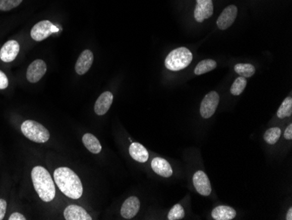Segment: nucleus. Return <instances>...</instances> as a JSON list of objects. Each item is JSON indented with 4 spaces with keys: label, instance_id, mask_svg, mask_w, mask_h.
<instances>
[{
    "label": "nucleus",
    "instance_id": "obj_1",
    "mask_svg": "<svg viewBox=\"0 0 292 220\" xmlns=\"http://www.w3.org/2000/svg\"><path fill=\"white\" fill-rule=\"evenodd\" d=\"M56 185L60 191L72 199H79L83 192L82 182L79 177L69 168H57L53 173Z\"/></svg>",
    "mask_w": 292,
    "mask_h": 220
},
{
    "label": "nucleus",
    "instance_id": "obj_2",
    "mask_svg": "<svg viewBox=\"0 0 292 220\" xmlns=\"http://www.w3.org/2000/svg\"><path fill=\"white\" fill-rule=\"evenodd\" d=\"M33 187L44 202H51L55 197V186L49 172L41 166L34 167L32 170Z\"/></svg>",
    "mask_w": 292,
    "mask_h": 220
},
{
    "label": "nucleus",
    "instance_id": "obj_3",
    "mask_svg": "<svg viewBox=\"0 0 292 220\" xmlns=\"http://www.w3.org/2000/svg\"><path fill=\"white\" fill-rule=\"evenodd\" d=\"M193 61V54L187 48H179L169 53L164 61L166 69L171 71H180L186 69Z\"/></svg>",
    "mask_w": 292,
    "mask_h": 220
},
{
    "label": "nucleus",
    "instance_id": "obj_4",
    "mask_svg": "<svg viewBox=\"0 0 292 220\" xmlns=\"http://www.w3.org/2000/svg\"><path fill=\"white\" fill-rule=\"evenodd\" d=\"M21 131L28 140L37 143H44L50 138L48 130L34 120H26L21 125Z\"/></svg>",
    "mask_w": 292,
    "mask_h": 220
},
{
    "label": "nucleus",
    "instance_id": "obj_5",
    "mask_svg": "<svg viewBox=\"0 0 292 220\" xmlns=\"http://www.w3.org/2000/svg\"><path fill=\"white\" fill-rule=\"evenodd\" d=\"M58 31V27L49 20H42L33 26L31 30V37L36 41H42L43 39H46L52 33H57Z\"/></svg>",
    "mask_w": 292,
    "mask_h": 220
},
{
    "label": "nucleus",
    "instance_id": "obj_6",
    "mask_svg": "<svg viewBox=\"0 0 292 220\" xmlns=\"http://www.w3.org/2000/svg\"><path fill=\"white\" fill-rule=\"evenodd\" d=\"M219 102H220V97L216 92L207 93L200 105V115L202 116V118H211L215 113Z\"/></svg>",
    "mask_w": 292,
    "mask_h": 220
},
{
    "label": "nucleus",
    "instance_id": "obj_7",
    "mask_svg": "<svg viewBox=\"0 0 292 220\" xmlns=\"http://www.w3.org/2000/svg\"><path fill=\"white\" fill-rule=\"evenodd\" d=\"M237 13L238 9L236 6L231 5L226 7L217 20V26L219 27V29L226 30L229 28L237 19Z\"/></svg>",
    "mask_w": 292,
    "mask_h": 220
},
{
    "label": "nucleus",
    "instance_id": "obj_8",
    "mask_svg": "<svg viewBox=\"0 0 292 220\" xmlns=\"http://www.w3.org/2000/svg\"><path fill=\"white\" fill-rule=\"evenodd\" d=\"M46 72V64L43 60L33 61L30 64L27 71V78L32 83L39 82Z\"/></svg>",
    "mask_w": 292,
    "mask_h": 220
},
{
    "label": "nucleus",
    "instance_id": "obj_9",
    "mask_svg": "<svg viewBox=\"0 0 292 220\" xmlns=\"http://www.w3.org/2000/svg\"><path fill=\"white\" fill-rule=\"evenodd\" d=\"M197 5L194 9V18L199 23L209 19L213 13V4L212 0H196Z\"/></svg>",
    "mask_w": 292,
    "mask_h": 220
},
{
    "label": "nucleus",
    "instance_id": "obj_10",
    "mask_svg": "<svg viewBox=\"0 0 292 220\" xmlns=\"http://www.w3.org/2000/svg\"><path fill=\"white\" fill-rule=\"evenodd\" d=\"M20 44L14 39L8 40L0 50V59L4 63H12L20 53Z\"/></svg>",
    "mask_w": 292,
    "mask_h": 220
},
{
    "label": "nucleus",
    "instance_id": "obj_11",
    "mask_svg": "<svg viewBox=\"0 0 292 220\" xmlns=\"http://www.w3.org/2000/svg\"><path fill=\"white\" fill-rule=\"evenodd\" d=\"M193 182H194V188L196 189L198 193L205 197H207L211 194L212 188H211L210 181L208 179V177L204 173L203 171H197L194 174Z\"/></svg>",
    "mask_w": 292,
    "mask_h": 220
},
{
    "label": "nucleus",
    "instance_id": "obj_12",
    "mask_svg": "<svg viewBox=\"0 0 292 220\" xmlns=\"http://www.w3.org/2000/svg\"><path fill=\"white\" fill-rule=\"evenodd\" d=\"M140 209V201L138 197H131L127 198L121 208L122 217L131 219L138 214Z\"/></svg>",
    "mask_w": 292,
    "mask_h": 220
},
{
    "label": "nucleus",
    "instance_id": "obj_13",
    "mask_svg": "<svg viewBox=\"0 0 292 220\" xmlns=\"http://www.w3.org/2000/svg\"><path fill=\"white\" fill-rule=\"evenodd\" d=\"M94 61L93 53L89 50H86L81 54L76 64V71L78 75H84L91 68Z\"/></svg>",
    "mask_w": 292,
    "mask_h": 220
},
{
    "label": "nucleus",
    "instance_id": "obj_14",
    "mask_svg": "<svg viewBox=\"0 0 292 220\" xmlns=\"http://www.w3.org/2000/svg\"><path fill=\"white\" fill-rule=\"evenodd\" d=\"M64 217L67 220H91L92 217L83 208L71 204L64 210Z\"/></svg>",
    "mask_w": 292,
    "mask_h": 220
},
{
    "label": "nucleus",
    "instance_id": "obj_15",
    "mask_svg": "<svg viewBox=\"0 0 292 220\" xmlns=\"http://www.w3.org/2000/svg\"><path fill=\"white\" fill-rule=\"evenodd\" d=\"M113 102V94L110 92H103L96 100L95 112L99 116L104 115L110 108Z\"/></svg>",
    "mask_w": 292,
    "mask_h": 220
},
{
    "label": "nucleus",
    "instance_id": "obj_16",
    "mask_svg": "<svg viewBox=\"0 0 292 220\" xmlns=\"http://www.w3.org/2000/svg\"><path fill=\"white\" fill-rule=\"evenodd\" d=\"M151 168L156 174H159L163 178H170L172 174L171 165L163 158H154L151 161Z\"/></svg>",
    "mask_w": 292,
    "mask_h": 220
},
{
    "label": "nucleus",
    "instance_id": "obj_17",
    "mask_svg": "<svg viewBox=\"0 0 292 220\" xmlns=\"http://www.w3.org/2000/svg\"><path fill=\"white\" fill-rule=\"evenodd\" d=\"M129 152H130V155L134 159L135 161H138V162L144 163V162H146L149 159V153H148L147 149L138 142H132Z\"/></svg>",
    "mask_w": 292,
    "mask_h": 220
},
{
    "label": "nucleus",
    "instance_id": "obj_18",
    "mask_svg": "<svg viewBox=\"0 0 292 220\" xmlns=\"http://www.w3.org/2000/svg\"><path fill=\"white\" fill-rule=\"evenodd\" d=\"M237 216L235 209L226 205H220L213 209L212 217L215 220H231Z\"/></svg>",
    "mask_w": 292,
    "mask_h": 220
},
{
    "label": "nucleus",
    "instance_id": "obj_19",
    "mask_svg": "<svg viewBox=\"0 0 292 220\" xmlns=\"http://www.w3.org/2000/svg\"><path fill=\"white\" fill-rule=\"evenodd\" d=\"M82 142L87 149L92 154L97 155L102 151V145L98 141V139L91 134H86L82 137Z\"/></svg>",
    "mask_w": 292,
    "mask_h": 220
},
{
    "label": "nucleus",
    "instance_id": "obj_20",
    "mask_svg": "<svg viewBox=\"0 0 292 220\" xmlns=\"http://www.w3.org/2000/svg\"><path fill=\"white\" fill-rule=\"evenodd\" d=\"M216 67L217 63L215 61L211 59L203 60L198 63L196 68L194 69V73H195V75L200 76V75H203L205 73L212 71Z\"/></svg>",
    "mask_w": 292,
    "mask_h": 220
},
{
    "label": "nucleus",
    "instance_id": "obj_21",
    "mask_svg": "<svg viewBox=\"0 0 292 220\" xmlns=\"http://www.w3.org/2000/svg\"><path fill=\"white\" fill-rule=\"evenodd\" d=\"M235 71L243 77L249 78L255 75L256 69L252 64L250 63H238L235 66Z\"/></svg>",
    "mask_w": 292,
    "mask_h": 220
},
{
    "label": "nucleus",
    "instance_id": "obj_22",
    "mask_svg": "<svg viewBox=\"0 0 292 220\" xmlns=\"http://www.w3.org/2000/svg\"><path fill=\"white\" fill-rule=\"evenodd\" d=\"M276 114L279 118H284L291 116L292 99L290 97H288L283 100V102L282 103V105H280Z\"/></svg>",
    "mask_w": 292,
    "mask_h": 220
},
{
    "label": "nucleus",
    "instance_id": "obj_23",
    "mask_svg": "<svg viewBox=\"0 0 292 220\" xmlns=\"http://www.w3.org/2000/svg\"><path fill=\"white\" fill-rule=\"evenodd\" d=\"M282 135L281 129L279 127H272L266 131L265 134L263 135V139L268 144L274 145L278 142L280 136Z\"/></svg>",
    "mask_w": 292,
    "mask_h": 220
},
{
    "label": "nucleus",
    "instance_id": "obj_24",
    "mask_svg": "<svg viewBox=\"0 0 292 220\" xmlns=\"http://www.w3.org/2000/svg\"><path fill=\"white\" fill-rule=\"evenodd\" d=\"M247 85V80L245 77L240 76L235 80L233 84L231 86L230 92L233 96H239L243 93Z\"/></svg>",
    "mask_w": 292,
    "mask_h": 220
},
{
    "label": "nucleus",
    "instance_id": "obj_25",
    "mask_svg": "<svg viewBox=\"0 0 292 220\" xmlns=\"http://www.w3.org/2000/svg\"><path fill=\"white\" fill-rule=\"evenodd\" d=\"M185 217V210L181 204H175L168 214V219H182Z\"/></svg>",
    "mask_w": 292,
    "mask_h": 220
},
{
    "label": "nucleus",
    "instance_id": "obj_26",
    "mask_svg": "<svg viewBox=\"0 0 292 220\" xmlns=\"http://www.w3.org/2000/svg\"><path fill=\"white\" fill-rule=\"evenodd\" d=\"M23 0H0V11L7 12L19 7Z\"/></svg>",
    "mask_w": 292,
    "mask_h": 220
},
{
    "label": "nucleus",
    "instance_id": "obj_27",
    "mask_svg": "<svg viewBox=\"0 0 292 220\" xmlns=\"http://www.w3.org/2000/svg\"><path fill=\"white\" fill-rule=\"evenodd\" d=\"M8 84H9V81H8L7 75L0 70V90L7 89Z\"/></svg>",
    "mask_w": 292,
    "mask_h": 220
},
{
    "label": "nucleus",
    "instance_id": "obj_28",
    "mask_svg": "<svg viewBox=\"0 0 292 220\" xmlns=\"http://www.w3.org/2000/svg\"><path fill=\"white\" fill-rule=\"evenodd\" d=\"M7 203L5 199L0 198V220L3 219L7 211Z\"/></svg>",
    "mask_w": 292,
    "mask_h": 220
},
{
    "label": "nucleus",
    "instance_id": "obj_29",
    "mask_svg": "<svg viewBox=\"0 0 292 220\" xmlns=\"http://www.w3.org/2000/svg\"><path fill=\"white\" fill-rule=\"evenodd\" d=\"M26 217L22 215V214L20 213V212H14V213L11 215L10 217H9V220H26Z\"/></svg>",
    "mask_w": 292,
    "mask_h": 220
},
{
    "label": "nucleus",
    "instance_id": "obj_30",
    "mask_svg": "<svg viewBox=\"0 0 292 220\" xmlns=\"http://www.w3.org/2000/svg\"><path fill=\"white\" fill-rule=\"evenodd\" d=\"M284 138L287 139V140H291L292 139V125H288V127L285 129V131H284Z\"/></svg>",
    "mask_w": 292,
    "mask_h": 220
},
{
    "label": "nucleus",
    "instance_id": "obj_31",
    "mask_svg": "<svg viewBox=\"0 0 292 220\" xmlns=\"http://www.w3.org/2000/svg\"><path fill=\"white\" fill-rule=\"evenodd\" d=\"M286 219L291 220L292 219V208H289L288 212H287V215H286Z\"/></svg>",
    "mask_w": 292,
    "mask_h": 220
}]
</instances>
